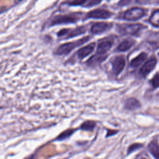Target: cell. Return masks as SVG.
Returning <instances> with one entry per match:
<instances>
[{
    "instance_id": "5",
    "label": "cell",
    "mask_w": 159,
    "mask_h": 159,
    "mask_svg": "<svg viewBox=\"0 0 159 159\" xmlns=\"http://www.w3.org/2000/svg\"><path fill=\"white\" fill-rule=\"evenodd\" d=\"M125 64V58L123 56L116 57L112 61V71L116 75H119L124 69Z\"/></svg>"
},
{
    "instance_id": "20",
    "label": "cell",
    "mask_w": 159,
    "mask_h": 159,
    "mask_svg": "<svg viewBox=\"0 0 159 159\" xmlns=\"http://www.w3.org/2000/svg\"><path fill=\"white\" fill-rule=\"evenodd\" d=\"M142 146V145L140 143H134V144L131 145L128 148V153L133 152L134 151L141 148Z\"/></svg>"
},
{
    "instance_id": "23",
    "label": "cell",
    "mask_w": 159,
    "mask_h": 159,
    "mask_svg": "<svg viewBox=\"0 0 159 159\" xmlns=\"http://www.w3.org/2000/svg\"><path fill=\"white\" fill-rule=\"evenodd\" d=\"M150 0H137V2L139 4H145L150 1Z\"/></svg>"
},
{
    "instance_id": "11",
    "label": "cell",
    "mask_w": 159,
    "mask_h": 159,
    "mask_svg": "<svg viewBox=\"0 0 159 159\" xmlns=\"http://www.w3.org/2000/svg\"><path fill=\"white\" fill-rule=\"evenodd\" d=\"M125 107L128 110H135L137 108H139L140 104L138 100L135 98H129L125 102L124 104Z\"/></svg>"
},
{
    "instance_id": "13",
    "label": "cell",
    "mask_w": 159,
    "mask_h": 159,
    "mask_svg": "<svg viewBox=\"0 0 159 159\" xmlns=\"http://www.w3.org/2000/svg\"><path fill=\"white\" fill-rule=\"evenodd\" d=\"M146 57H147V54L145 53H142L139 54L137 57H135L131 61L130 65L134 68L139 66L144 61Z\"/></svg>"
},
{
    "instance_id": "18",
    "label": "cell",
    "mask_w": 159,
    "mask_h": 159,
    "mask_svg": "<svg viewBox=\"0 0 159 159\" xmlns=\"http://www.w3.org/2000/svg\"><path fill=\"white\" fill-rule=\"evenodd\" d=\"M74 130L72 129H69L67 130L66 131H64L63 133H61L57 138V140H63L68 137H69L73 133Z\"/></svg>"
},
{
    "instance_id": "2",
    "label": "cell",
    "mask_w": 159,
    "mask_h": 159,
    "mask_svg": "<svg viewBox=\"0 0 159 159\" xmlns=\"http://www.w3.org/2000/svg\"><path fill=\"white\" fill-rule=\"evenodd\" d=\"M78 20V17L76 14H65V15H59L55 16L52 21V25H59L63 24L74 23Z\"/></svg>"
},
{
    "instance_id": "10",
    "label": "cell",
    "mask_w": 159,
    "mask_h": 159,
    "mask_svg": "<svg viewBox=\"0 0 159 159\" xmlns=\"http://www.w3.org/2000/svg\"><path fill=\"white\" fill-rule=\"evenodd\" d=\"M111 25L106 22H98L93 25L91 28V31L94 34L101 33L110 27Z\"/></svg>"
},
{
    "instance_id": "6",
    "label": "cell",
    "mask_w": 159,
    "mask_h": 159,
    "mask_svg": "<svg viewBox=\"0 0 159 159\" xmlns=\"http://www.w3.org/2000/svg\"><path fill=\"white\" fill-rule=\"evenodd\" d=\"M141 28H142V25L140 24H124L120 26V30L122 34H134L137 33Z\"/></svg>"
},
{
    "instance_id": "3",
    "label": "cell",
    "mask_w": 159,
    "mask_h": 159,
    "mask_svg": "<svg viewBox=\"0 0 159 159\" xmlns=\"http://www.w3.org/2000/svg\"><path fill=\"white\" fill-rule=\"evenodd\" d=\"M144 14V10L140 7H133L124 14V19L129 20H135L142 17Z\"/></svg>"
},
{
    "instance_id": "8",
    "label": "cell",
    "mask_w": 159,
    "mask_h": 159,
    "mask_svg": "<svg viewBox=\"0 0 159 159\" xmlns=\"http://www.w3.org/2000/svg\"><path fill=\"white\" fill-rule=\"evenodd\" d=\"M157 63V60L155 58H152L148 60L142 67L140 70V73L143 76L147 75L155 66Z\"/></svg>"
},
{
    "instance_id": "15",
    "label": "cell",
    "mask_w": 159,
    "mask_h": 159,
    "mask_svg": "<svg viewBox=\"0 0 159 159\" xmlns=\"http://www.w3.org/2000/svg\"><path fill=\"white\" fill-rule=\"evenodd\" d=\"M150 21L155 26L159 27V10L155 11L150 18Z\"/></svg>"
},
{
    "instance_id": "14",
    "label": "cell",
    "mask_w": 159,
    "mask_h": 159,
    "mask_svg": "<svg viewBox=\"0 0 159 159\" xmlns=\"http://www.w3.org/2000/svg\"><path fill=\"white\" fill-rule=\"evenodd\" d=\"M111 43L109 42H102L98 47L97 52L98 54H103L107 52L111 47Z\"/></svg>"
},
{
    "instance_id": "1",
    "label": "cell",
    "mask_w": 159,
    "mask_h": 159,
    "mask_svg": "<svg viewBox=\"0 0 159 159\" xmlns=\"http://www.w3.org/2000/svg\"><path fill=\"white\" fill-rule=\"evenodd\" d=\"M88 39H89V37H86L81 39L78 40V41H75V42H68V43L62 44L61 45L58 47V48L57 49L55 53L58 55H67L73 49H74L76 47L79 46L80 45L83 44L84 42H86Z\"/></svg>"
},
{
    "instance_id": "17",
    "label": "cell",
    "mask_w": 159,
    "mask_h": 159,
    "mask_svg": "<svg viewBox=\"0 0 159 159\" xmlns=\"http://www.w3.org/2000/svg\"><path fill=\"white\" fill-rule=\"evenodd\" d=\"M95 122L93 121H86L81 125V129L84 130H92L95 127Z\"/></svg>"
},
{
    "instance_id": "19",
    "label": "cell",
    "mask_w": 159,
    "mask_h": 159,
    "mask_svg": "<svg viewBox=\"0 0 159 159\" xmlns=\"http://www.w3.org/2000/svg\"><path fill=\"white\" fill-rule=\"evenodd\" d=\"M151 83L153 88H157L159 87V73H157L151 80Z\"/></svg>"
},
{
    "instance_id": "16",
    "label": "cell",
    "mask_w": 159,
    "mask_h": 159,
    "mask_svg": "<svg viewBox=\"0 0 159 159\" xmlns=\"http://www.w3.org/2000/svg\"><path fill=\"white\" fill-rule=\"evenodd\" d=\"M132 45V42L125 40V41H124L122 43H120L117 48L119 51H126L128 49H129Z\"/></svg>"
},
{
    "instance_id": "22",
    "label": "cell",
    "mask_w": 159,
    "mask_h": 159,
    "mask_svg": "<svg viewBox=\"0 0 159 159\" xmlns=\"http://www.w3.org/2000/svg\"><path fill=\"white\" fill-rule=\"evenodd\" d=\"M102 0H86L88 6H93L101 2Z\"/></svg>"
},
{
    "instance_id": "7",
    "label": "cell",
    "mask_w": 159,
    "mask_h": 159,
    "mask_svg": "<svg viewBox=\"0 0 159 159\" xmlns=\"http://www.w3.org/2000/svg\"><path fill=\"white\" fill-rule=\"evenodd\" d=\"M111 16V13L104 9H95L88 14V17L97 19H106Z\"/></svg>"
},
{
    "instance_id": "4",
    "label": "cell",
    "mask_w": 159,
    "mask_h": 159,
    "mask_svg": "<svg viewBox=\"0 0 159 159\" xmlns=\"http://www.w3.org/2000/svg\"><path fill=\"white\" fill-rule=\"evenodd\" d=\"M86 29L84 27H80L74 29H62L58 33L59 37L66 35V38H71L84 33Z\"/></svg>"
},
{
    "instance_id": "9",
    "label": "cell",
    "mask_w": 159,
    "mask_h": 159,
    "mask_svg": "<svg viewBox=\"0 0 159 159\" xmlns=\"http://www.w3.org/2000/svg\"><path fill=\"white\" fill-rule=\"evenodd\" d=\"M94 43H91L89 44L87 46H85L84 47H83L82 48L80 49L78 51V56L80 58H83L84 57H86V56H88L89 54H90L94 50Z\"/></svg>"
},
{
    "instance_id": "24",
    "label": "cell",
    "mask_w": 159,
    "mask_h": 159,
    "mask_svg": "<svg viewBox=\"0 0 159 159\" xmlns=\"http://www.w3.org/2000/svg\"><path fill=\"white\" fill-rule=\"evenodd\" d=\"M142 159H146V158H142Z\"/></svg>"
},
{
    "instance_id": "21",
    "label": "cell",
    "mask_w": 159,
    "mask_h": 159,
    "mask_svg": "<svg viewBox=\"0 0 159 159\" xmlns=\"http://www.w3.org/2000/svg\"><path fill=\"white\" fill-rule=\"evenodd\" d=\"M86 1V0H73L71 2H70L68 4L70 6H79L84 4Z\"/></svg>"
},
{
    "instance_id": "12",
    "label": "cell",
    "mask_w": 159,
    "mask_h": 159,
    "mask_svg": "<svg viewBox=\"0 0 159 159\" xmlns=\"http://www.w3.org/2000/svg\"><path fill=\"white\" fill-rule=\"evenodd\" d=\"M148 150L157 159H159V145L156 142H151L148 145Z\"/></svg>"
}]
</instances>
